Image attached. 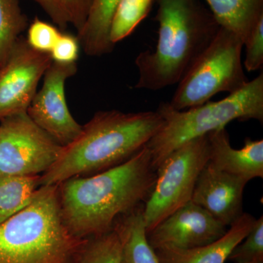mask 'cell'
<instances>
[{"label":"cell","mask_w":263,"mask_h":263,"mask_svg":"<svg viewBox=\"0 0 263 263\" xmlns=\"http://www.w3.org/2000/svg\"><path fill=\"white\" fill-rule=\"evenodd\" d=\"M163 125V119L157 111H99L83 126L80 136L63 147L55 163L41 175L40 186L93 176L124 163Z\"/></svg>","instance_id":"7a4b0ae2"},{"label":"cell","mask_w":263,"mask_h":263,"mask_svg":"<svg viewBox=\"0 0 263 263\" xmlns=\"http://www.w3.org/2000/svg\"><path fill=\"white\" fill-rule=\"evenodd\" d=\"M77 62H53L43 76L42 88L37 91L27 114L36 124L62 146L75 141L82 131L71 114L65 96V84L77 73Z\"/></svg>","instance_id":"30bf717a"},{"label":"cell","mask_w":263,"mask_h":263,"mask_svg":"<svg viewBox=\"0 0 263 263\" xmlns=\"http://www.w3.org/2000/svg\"><path fill=\"white\" fill-rule=\"evenodd\" d=\"M228 227L190 200L146 233L155 250L187 249L211 245L224 236Z\"/></svg>","instance_id":"8fae6325"},{"label":"cell","mask_w":263,"mask_h":263,"mask_svg":"<svg viewBox=\"0 0 263 263\" xmlns=\"http://www.w3.org/2000/svg\"><path fill=\"white\" fill-rule=\"evenodd\" d=\"M228 259L234 263L263 262V216L255 224L245 239L232 251Z\"/></svg>","instance_id":"7402d4cb"},{"label":"cell","mask_w":263,"mask_h":263,"mask_svg":"<svg viewBox=\"0 0 263 263\" xmlns=\"http://www.w3.org/2000/svg\"><path fill=\"white\" fill-rule=\"evenodd\" d=\"M86 240L64 223L59 184L40 186L28 205L0 224V263H76Z\"/></svg>","instance_id":"277c9868"},{"label":"cell","mask_w":263,"mask_h":263,"mask_svg":"<svg viewBox=\"0 0 263 263\" xmlns=\"http://www.w3.org/2000/svg\"><path fill=\"white\" fill-rule=\"evenodd\" d=\"M92 0H70L72 25L79 32L84 25Z\"/></svg>","instance_id":"4316f807"},{"label":"cell","mask_w":263,"mask_h":263,"mask_svg":"<svg viewBox=\"0 0 263 263\" xmlns=\"http://www.w3.org/2000/svg\"><path fill=\"white\" fill-rule=\"evenodd\" d=\"M122 245L115 229L86 238L76 263H121Z\"/></svg>","instance_id":"44dd1931"},{"label":"cell","mask_w":263,"mask_h":263,"mask_svg":"<svg viewBox=\"0 0 263 263\" xmlns=\"http://www.w3.org/2000/svg\"><path fill=\"white\" fill-rule=\"evenodd\" d=\"M41 6L59 28L65 30L72 24L70 0H32Z\"/></svg>","instance_id":"484cf974"},{"label":"cell","mask_w":263,"mask_h":263,"mask_svg":"<svg viewBox=\"0 0 263 263\" xmlns=\"http://www.w3.org/2000/svg\"><path fill=\"white\" fill-rule=\"evenodd\" d=\"M164 120L160 132L146 144L157 170L171 153L186 142L226 128L234 120L263 122V73L243 88L218 102H207L187 110H177L169 103L157 110Z\"/></svg>","instance_id":"5b68a950"},{"label":"cell","mask_w":263,"mask_h":263,"mask_svg":"<svg viewBox=\"0 0 263 263\" xmlns=\"http://www.w3.org/2000/svg\"><path fill=\"white\" fill-rule=\"evenodd\" d=\"M41 176H0V224L32 201L40 187Z\"/></svg>","instance_id":"ac0fdd59"},{"label":"cell","mask_w":263,"mask_h":263,"mask_svg":"<svg viewBox=\"0 0 263 263\" xmlns=\"http://www.w3.org/2000/svg\"><path fill=\"white\" fill-rule=\"evenodd\" d=\"M80 48V43L76 36L62 32L50 55L53 62L62 64L75 63L79 60Z\"/></svg>","instance_id":"d4e9b609"},{"label":"cell","mask_w":263,"mask_h":263,"mask_svg":"<svg viewBox=\"0 0 263 263\" xmlns=\"http://www.w3.org/2000/svg\"><path fill=\"white\" fill-rule=\"evenodd\" d=\"M63 147L27 113L5 118L0 121V176H41Z\"/></svg>","instance_id":"ba28073f"},{"label":"cell","mask_w":263,"mask_h":263,"mask_svg":"<svg viewBox=\"0 0 263 263\" xmlns=\"http://www.w3.org/2000/svg\"><path fill=\"white\" fill-rule=\"evenodd\" d=\"M28 25V18L22 12L19 0H0V66Z\"/></svg>","instance_id":"d6986e66"},{"label":"cell","mask_w":263,"mask_h":263,"mask_svg":"<svg viewBox=\"0 0 263 263\" xmlns=\"http://www.w3.org/2000/svg\"><path fill=\"white\" fill-rule=\"evenodd\" d=\"M155 0H120L110 26L114 45L130 35L149 13Z\"/></svg>","instance_id":"ffe728a7"},{"label":"cell","mask_w":263,"mask_h":263,"mask_svg":"<svg viewBox=\"0 0 263 263\" xmlns=\"http://www.w3.org/2000/svg\"><path fill=\"white\" fill-rule=\"evenodd\" d=\"M61 34L54 26L35 17L29 25L26 40L35 51L50 53Z\"/></svg>","instance_id":"603a6c76"},{"label":"cell","mask_w":263,"mask_h":263,"mask_svg":"<svg viewBox=\"0 0 263 263\" xmlns=\"http://www.w3.org/2000/svg\"><path fill=\"white\" fill-rule=\"evenodd\" d=\"M143 209L138 208L114 223L122 245L121 263H159L155 249L147 240Z\"/></svg>","instance_id":"2e32d148"},{"label":"cell","mask_w":263,"mask_h":263,"mask_svg":"<svg viewBox=\"0 0 263 263\" xmlns=\"http://www.w3.org/2000/svg\"><path fill=\"white\" fill-rule=\"evenodd\" d=\"M156 178L146 145L116 167L93 176L66 180L59 184L65 226L81 239L110 231L118 218L146 201Z\"/></svg>","instance_id":"6da1fadb"},{"label":"cell","mask_w":263,"mask_h":263,"mask_svg":"<svg viewBox=\"0 0 263 263\" xmlns=\"http://www.w3.org/2000/svg\"><path fill=\"white\" fill-rule=\"evenodd\" d=\"M205 1L219 27L235 33L243 43L263 17V0Z\"/></svg>","instance_id":"e0dca14e"},{"label":"cell","mask_w":263,"mask_h":263,"mask_svg":"<svg viewBox=\"0 0 263 263\" xmlns=\"http://www.w3.org/2000/svg\"><path fill=\"white\" fill-rule=\"evenodd\" d=\"M259 263H263V262H259Z\"/></svg>","instance_id":"83f0119b"},{"label":"cell","mask_w":263,"mask_h":263,"mask_svg":"<svg viewBox=\"0 0 263 263\" xmlns=\"http://www.w3.org/2000/svg\"><path fill=\"white\" fill-rule=\"evenodd\" d=\"M209 160V139L204 136L186 142L162 162L143 209L146 233L192 200L199 175Z\"/></svg>","instance_id":"52a82bcc"},{"label":"cell","mask_w":263,"mask_h":263,"mask_svg":"<svg viewBox=\"0 0 263 263\" xmlns=\"http://www.w3.org/2000/svg\"><path fill=\"white\" fill-rule=\"evenodd\" d=\"M243 43L235 33L219 27L215 37L178 84L168 102L183 110L206 103L219 93H234L248 82L242 62Z\"/></svg>","instance_id":"8992f818"},{"label":"cell","mask_w":263,"mask_h":263,"mask_svg":"<svg viewBox=\"0 0 263 263\" xmlns=\"http://www.w3.org/2000/svg\"><path fill=\"white\" fill-rule=\"evenodd\" d=\"M256 219L243 213L224 236L211 245L197 248L161 249L155 250L159 263H226L233 249L252 230Z\"/></svg>","instance_id":"5bb4252c"},{"label":"cell","mask_w":263,"mask_h":263,"mask_svg":"<svg viewBox=\"0 0 263 263\" xmlns=\"http://www.w3.org/2000/svg\"><path fill=\"white\" fill-rule=\"evenodd\" d=\"M158 41L136 57V89L156 91L179 84L209 46L219 26L197 0H157Z\"/></svg>","instance_id":"3957f363"},{"label":"cell","mask_w":263,"mask_h":263,"mask_svg":"<svg viewBox=\"0 0 263 263\" xmlns=\"http://www.w3.org/2000/svg\"><path fill=\"white\" fill-rule=\"evenodd\" d=\"M248 181L208 163L199 175L192 200L230 227L243 215V190Z\"/></svg>","instance_id":"7c38bea8"},{"label":"cell","mask_w":263,"mask_h":263,"mask_svg":"<svg viewBox=\"0 0 263 263\" xmlns=\"http://www.w3.org/2000/svg\"><path fill=\"white\" fill-rule=\"evenodd\" d=\"M209 163L215 168L243 178L247 181L263 177V141L245 139V146L235 149L226 128L207 135Z\"/></svg>","instance_id":"4fadbf2b"},{"label":"cell","mask_w":263,"mask_h":263,"mask_svg":"<svg viewBox=\"0 0 263 263\" xmlns=\"http://www.w3.org/2000/svg\"><path fill=\"white\" fill-rule=\"evenodd\" d=\"M120 0H92L84 25L77 32L78 40L84 53L101 57L114 51L110 39V26Z\"/></svg>","instance_id":"9a60e30c"},{"label":"cell","mask_w":263,"mask_h":263,"mask_svg":"<svg viewBox=\"0 0 263 263\" xmlns=\"http://www.w3.org/2000/svg\"><path fill=\"white\" fill-rule=\"evenodd\" d=\"M246 57L243 66L249 72L262 68L263 65V17L254 26L245 40Z\"/></svg>","instance_id":"cb8c5ba5"},{"label":"cell","mask_w":263,"mask_h":263,"mask_svg":"<svg viewBox=\"0 0 263 263\" xmlns=\"http://www.w3.org/2000/svg\"><path fill=\"white\" fill-rule=\"evenodd\" d=\"M53 62L50 53L35 51L21 36L0 66V121L27 113L40 81Z\"/></svg>","instance_id":"9c48e42d"}]
</instances>
